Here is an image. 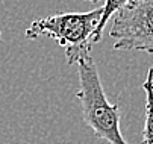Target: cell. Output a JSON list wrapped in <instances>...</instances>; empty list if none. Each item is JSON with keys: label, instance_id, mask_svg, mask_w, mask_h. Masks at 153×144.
<instances>
[{"label": "cell", "instance_id": "obj_1", "mask_svg": "<svg viewBox=\"0 0 153 144\" xmlns=\"http://www.w3.org/2000/svg\"><path fill=\"white\" fill-rule=\"evenodd\" d=\"M76 67L79 88L74 96L80 102L85 125L94 132L96 138L108 144H127L120 129V108L108 100L91 52L83 53L76 61Z\"/></svg>", "mask_w": 153, "mask_h": 144}, {"label": "cell", "instance_id": "obj_5", "mask_svg": "<svg viewBox=\"0 0 153 144\" xmlns=\"http://www.w3.org/2000/svg\"><path fill=\"white\" fill-rule=\"evenodd\" d=\"M130 0H105V3L102 6V17H100V22L93 33V38H91V43L93 44H97L102 41V35H103V29L106 27L109 18H112L114 14L121 9L124 5H127Z\"/></svg>", "mask_w": 153, "mask_h": 144}, {"label": "cell", "instance_id": "obj_4", "mask_svg": "<svg viewBox=\"0 0 153 144\" xmlns=\"http://www.w3.org/2000/svg\"><path fill=\"white\" fill-rule=\"evenodd\" d=\"M146 93V114H144V128H143V144H153V79L152 71H147V77L143 84Z\"/></svg>", "mask_w": 153, "mask_h": 144}, {"label": "cell", "instance_id": "obj_6", "mask_svg": "<svg viewBox=\"0 0 153 144\" xmlns=\"http://www.w3.org/2000/svg\"><path fill=\"white\" fill-rule=\"evenodd\" d=\"M86 2H90V3H100V2H105V0H86Z\"/></svg>", "mask_w": 153, "mask_h": 144}, {"label": "cell", "instance_id": "obj_2", "mask_svg": "<svg viewBox=\"0 0 153 144\" xmlns=\"http://www.w3.org/2000/svg\"><path fill=\"white\" fill-rule=\"evenodd\" d=\"M102 8L88 12H59L38 18L26 29L27 39L49 36L65 49L67 64L73 65L86 52H91V38L100 22Z\"/></svg>", "mask_w": 153, "mask_h": 144}, {"label": "cell", "instance_id": "obj_3", "mask_svg": "<svg viewBox=\"0 0 153 144\" xmlns=\"http://www.w3.org/2000/svg\"><path fill=\"white\" fill-rule=\"evenodd\" d=\"M109 35L115 50L153 53V0H130L118 9Z\"/></svg>", "mask_w": 153, "mask_h": 144}, {"label": "cell", "instance_id": "obj_7", "mask_svg": "<svg viewBox=\"0 0 153 144\" xmlns=\"http://www.w3.org/2000/svg\"><path fill=\"white\" fill-rule=\"evenodd\" d=\"M149 70H150V71H152V79H153V62H152V65H150V67H149Z\"/></svg>", "mask_w": 153, "mask_h": 144}, {"label": "cell", "instance_id": "obj_8", "mask_svg": "<svg viewBox=\"0 0 153 144\" xmlns=\"http://www.w3.org/2000/svg\"><path fill=\"white\" fill-rule=\"evenodd\" d=\"M0 36H2V30H0Z\"/></svg>", "mask_w": 153, "mask_h": 144}]
</instances>
